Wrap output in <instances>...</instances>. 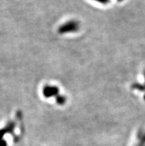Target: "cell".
Instances as JSON below:
<instances>
[{
  "instance_id": "6da1fadb",
  "label": "cell",
  "mask_w": 145,
  "mask_h": 146,
  "mask_svg": "<svg viewBox=\"0 0 145 146\" xmlns=\"http://www.w3.org/2000/svg\"><path fill=\"white\" fill-rule=\"evenodd\" d=\"M79 30V24L75 21H70L63 24L59 28V33L61 34L76 32Z\"/></svg>"
},
{
  "instance_id": "7a4b0ae2",
  "label": "cell",
  "mask_w": 145,
  "mask_h": 146,
  "mask_svg": "<svg viewBox=\"0 0 145 146\" xmlns=\"http://www.w3.org/2000/svg\"><path fill=\"white\" fill-rule=\"evenodd\" d=\"M43 95L44 97H53L57 96L59 94V88L54 85H46L43 89Z\"/></svg>"
},
{
  "instance_id": "3957f363",
  "label": "cell",
  "mask_w": 145,
  "mask_h": 146,
  "mask_svg": "<svg viewBox=\"0 0 145 146\" xmlns=\"http://www.w3.org/2000/svg\"><path fill=\"white\" fill-rule=\"evenodd\" d=\"M0 146H7V143H6V141L3 140H0Z\"/></svg>"
}]
</instances>
